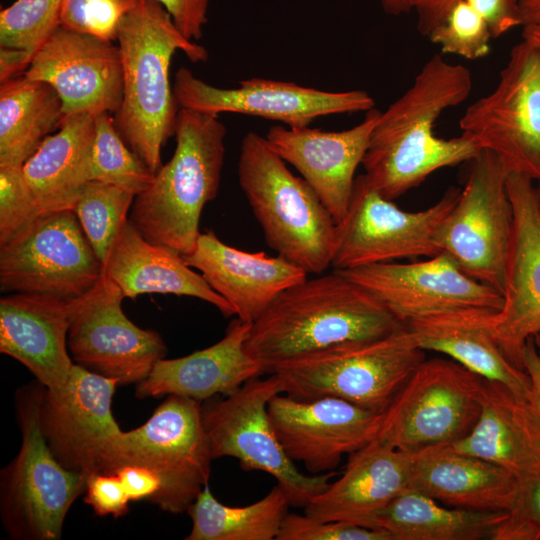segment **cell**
<instances>
[{"label":"cell","mask_w":540,"mask_h":540,"mask_svg":"<svg viewBox=\"0 0 540 540\" xmlns=\"http://www.w3.org/2000/svg\"><path fill=\"white\" fill-rule=\"evenodd\" d=\"M471 72L439 54L432 56L412 85L380 116L362 160L368 182L394 200L435 171L471 161L480 151L469 136L445 139L434 127L444 111L471 93Z\"/></svg>","instance_id":"cell-1"},{"label":"cell","mask_w":540,"mask_h":540,"mask_svg":"<svg viewBox=\"0 0 540 540\" xmlns=\"http://www.w3.org/2000/svg\"><path fill=\"white\" fill-rule=\"evenodd\" d=\"M402 325L369 291L333 270L284 290L252 323L245 350L269 374L288 361L380 338Z\"/></svg>","instance_id":"cell-2"},{"label":"cell","mask_w":540,"mask_h":540,"mask_svg":"<svg viewBox=\"0 0 540 540\" xmlns=\"http://www.w3.org/2000/svg\"><path fill=\"white\" fill-rule=\"evenodd\" d=\"M123 70V99L116 113L122 138L152 174L162 167L161 149L175 134L178 104L169 80L172 56L181 50L191 62L207 50L186 39L155 0H138L117 33Z\"/></svg>","instance_id":"cell-3"},{"label":"cell","mask_w":540,"mask_h":540,"mask_svg":"<svg viewBox=\"0 0 540 540\" xmlns=\"http://www.w3.org/2000/svg\"><path fill=\"white\" fill-rule=\"evenodd\" d=\"M174 135L173 156L135 196L128 220L149 242L186 256L201 233L202 210L219 190L226 127L218 115L180 108Z\"/></svg>","instance_id":"cell-4"},{"label":"cell","mask_w":540,"mask_h":540,"mask_svg":"<svg viewBox=\"0 0 540 540\" xmlns=\"http://www.w3.org/2000/svg\"><path fill=\"white\" fill-rule=\"evenodd\" d=\"M237 172L267 245L308 274L331 267L336 227L332 215L265 137L254 131L245 134Z\"/></svg>","instance_id":"cell-5"},{"label":"cell","mask_w":540,"mask_h":540,"mask_svg":"<svg viewBox=\"0 0 540 540\" xmlns=\"http://www.w3.org/2000/svg\"><path fill=\"white\" fill-rule=\"evenodd\" d=\"M425 359L403 324L371 340L339 344L275 367L282 393L297 399L335 397L384 412Z\"/></svg>","instance_id":"cell-6"},{"label":"cell","mask_w":540,"mask_h":540,"mask_svg":"<svg viewBox=\"0 0 540 540\" xmlns=\"http://www.w3.org/2000/svg\"><path fill=\"white\" fill-rule=\"evenodd\" d=\"M212 460L200 401L168 395L143 425L106 445L98 472L112 474L126 465L152 470L161 480L152 503L178 514L187 512L208 485Z\"/></svg>","instance_id":"cell-7"},{"label":"cell","mask_w":540,"mask_h":540,"mask_svg":"<svg viewBox=\"0 0 540 540\" xmlns=\"http://www.w3.org/2000/svg\"><path fill=\"white\" fill-rule=\"evenodd\" d=\"M44 390L38 382L17 393L22 442L0 478L1 520L12 539H59L70 507L86 490L87 478L61 465L43 435L40 407Z\"/></svg>","instance_id":"cell-8"},{"label":"cell","mask_w":540,"mask_h":540,"mask_svg":"<svg viewBox=\"0 0 540 540\" xmlns=\"http://www.w3.org/2000/svg\"><path fill=\"white\" fill-rule=\"evenodd\" d=\"M280 393L275 374L252 378L229 395L206 400L201 406L202 423L213 459L233 457L243 470L270 474L290 506L305 508L328 487L335 473L304 474L288 457L267 411L269 401Z\"/></svg>","instance_id":"cell-9"},{"label":"cell","mask_w":540,"mask_h":540,"mask_svg":"<svg viewBox=\"0 0 540 540\" xmlns=\"http://www.w3.org/2000/svg\"><path fill=\"white\" fill-rule=\"evenodd\" d=\"M483 380L450 358L424 359L383 412L376 439L412 455L461 440L478 420Z\"/></svg>","instance_id":"cell-10"},{"label":"cell","mask_w":540,"mask_h":540,"mask_svg":"<svg viewBox=\"0 0 540 540\" xmlns=\"http://www.w3.org/2000/svg\"><path fill=\"white\" fill-rule=\"evenodd\" d=\"M469 162L465 185L436 230L434 244L464 273L503 296L514 223L508 171L489 150H480Z\"/></svg>","instance_id":"cell-11"},{"label":"cell","mask_w":540,"mask_h":540,"mask_svg":"<svg viewBox=\"0 0 540 540\" xmlns=\"http://www.w3.org/2000/svg\"><path fill=\"white\" fill-rule=\"evenodd\" d=\"M459 126L508 173L540 183V48L525 39L514 45L496 87L467 108Z\"/></svg>","instance_id":"cell-12"},{"label":"cell","mask_w":540,"mask_h":540,"mask_svg":"<svg viewBox=\"0 0 540 540\" xmlns=\"http://www.w3.org/2000/svg\"><path fill=\"white\" fill-rule=\"evenodd\" d=\"M460 192L450 187L432 206L408 212L383 197L364 174L357 176L347 212L336 223L331 267L338 271L439 254L434 235Z\"/></svg>","instance_id":"cell-13"},{"label":"cell","mask_w":540,"mask_h":540,"mask_svg":"<svg viewBox=\"0 0 540 540\" xmlns=\"http://www.w3.org/2000/svg\"><path fill=\"white\" fill-rule=\"evenodd\" d=\"M103 275V264L72 209L43 214L0 245L2 293H35L76 299Z\"/></svg>","instance_id":"cell-14"},{"label":"cell","mask_w":540,"mask_h":540,"mask_svg":"<svg viewBox=\"0 0 540 540\" xmlns=\"http://www.w3.org/2000/svg\"><path fill=\"white\" fill-rule=\"evenodd\" d=\"M124 295L104 273L87 293L73 300L68 349L76 364L118 381L138 384L167 347L155 331L142 329L124 314Z\"/></svg>","instance_id":"cell-15"},{"label":"cell","mask_w":540,"mask_h":540,"mask_svg":"<svg viewBox=\"0 0 540 540\" xmlns=\"http://www.w3.org/2000/svg\"><path fill=\"white\" fill-rule=\"evenodd\" d=\"M180 108L211 113L229 112L279 121L287 127L309 126L316 118L375 107L373 97L363 90L330 92L293 82L250 78L239 87L224 89L179 68L172 85Z\"/></svg>","instance_id":"cell-16"},{"label":"cell","mask_w":540,"mask_h":540,"mask_svg":"<svg viewBox=\"0 0 540 540\" xmlns=\"http://www.w3.org/2000/svg\"><path fill=\"white\" fill-rule=\"evenodd\" d=\"M280 394L268 403L270 422L288 457L301 462L310 474L332 471L343 455L377 438L383 412L335 397L297 399Z\"/></svg>","instance_id":"cell-17"},{"label":"cell","mask_w":540,"mask_h":540,"mask_svg":"<svg viewBox=\"0 0 540 540\" xmlns=\"http://www.w3.org/2000/svg\"><path fill=\"white\" fill-rule=\"evenodd\" d=\"M338 272L369 291L403 324L437 311L462 307L499 311L503 306L498 291L464 273L444 252L422 261H391Z\"/></svg>","instance_id":"cell-18"},{"label":"cell","mask_w":540,"mask_h":540,"mask_svg":"<svg viewBox=\"0 0 540 540\" xmlns=\"http://www.w3.org/2000/svg\"><path fill=\"white\" fill-rule=\"evenodd\" d=\"M24 75L49 83L64 115L117 113L123 99L118 45L59 26L35 53Z\"/></svg>","instance_id":"cell-19"},{"label":"cell","mask_w":540,"mask_h":540,"mask_svg":"<svg viewBox=\"0 0 540 540\" xmlns=\"http://www.w3.org/2000/svg\"><path fill=\"white\" fill-rule=\"evenodd\" d=\"M117 385L75 363L63 390H44L40 424L47 444L61 465L86 478L98 473L103 450L122 432L111 409Z\"/></svg>","instance_id":"cell-20"},{"label":"cell","mask_w":540,"mask_h":540,"mask_svg":"<svg viewBox=\"0 0 540 540\" xmlns=\"http://www.w3.org/2000/svg\"><path fill=\"white\" fill-rule=\"evenodd\" d=\"M533 182L517 173L507 176L514 223L503 306L494 323L498 345L521 370L524 347L540 332V209Z\"/></svg>","instance_id":"cell-21"},{"label":"cell","mask_w":540,"mask_h":540,"mask_svg":"<svg viewBox=\"0 0 540 540\" xmlns=\"http://www.w3.org/2000/svg\"><path fill=\"white\" fill-rule=\"evenodd\" d=\"M380 113L374 107L362 122L343 131L275 125L264 136L270 148L301 174L335 223L347 212L355 172Z\"/></svg>","instance_id":"cell-22"},{"label":"cell","mask_w":540,"mask_h":540,"mask_svg":"<svg viewBox=\"0 0 540 540\" xmlns=\"http://www.w3.org/2000/svg\"><path fill=\"white\" fill-rule=\"evenodd\" d=\"M73 300L14 293L0 299V352L22 363L47 390H63L74 362L68 353Z\"/></svg>","instance_id":"cell-23"},{"label":"cell","mask_w":540,"mask_h":540,"mask_svg":"<svg viewBox=\"0 0 540 540\" xmlns=\"http://www.w3.org/2000/svg\"><path fill=\"white\" fill-rule=\"evenodd\" d=\"M183 257L231 304L235 315L249 323L255 322L284 290L308 275L279 255L271 257L225 244L212 230L200 233L194 251Z\"/></svg>","instance_id":"cell-24"},{"label":"cell","mask_w":540,"mask_h":540,"mask_svg":"<svg viewBox=\"0 0 540 540\" xmlns=\"http://www.w3.org/2000/svg\"><path fill=\"white\" fill-rule=\"evenodd\" d=\"M414 455L375 439L349 454L339 479L316 496L305 514L357 525L410 489Z\"/></svg>","instance_id":"cell-25"},{"label":"cell","mask_w":540,"mask_h":540,"mask_svg":"<svg viewBox=\"0 0 540 540\" xmlns=\"http://www.w3.org/2000/svg\"><path fill=\"white\" fill-rule=\"evenodd\" d=\"M252 323L233 320L217 343L190 355L160 359L136 386L139 398L176 395L197 401L229 395L248 380L264 374L245 350Z\"/></svg>","instance_id":"cell-26"},{"label":"cell","mask_w":540,"mask_h":540,"mask_svg":"<svg viewBox=\"0 0 540 540\" xmlns=\"http://www.w3.org/2000/svg\"><path fill=\"white\" fill-rule=\"evenodd\" d=\"M497 312L462 307L418 316L404 325L422 350L445 354L482 378L500 382L527 397L528 374L508 360L495 339Z\"/></svg>","instance_id":"cell-27"},{"label":"cell","mask_w":540,"mask_h":540,"mask_svg":"<svg viewBox=\"0 0 540 540\" xmlns=\"http://www.w3.org/2000/svg\"><path fill=\"white\" fill-rule=\"evenodd\" d=\"M449 447L505 468L520 484L540 473V419L527 397L484 379L476 424Z\"/></svg>","instance_id":"cell-28"},{"label":"cell","mask_w":540,"mask_h":540,"mask_svg":"<svg viewBox=\"0 0 540 540\" xmlns=\"http://www.w3.org/2000/svg\"><path fill=\"white\" fill-rule=\"evenodd\" d=\"M518 479L480 457L438 446L414 454L410 489L450 507L509 511L519 493Z\"/></svg>","instance_id":"cell-29"},{"label":"cell","mask_w":540,"mask_h":540,"mask_svg":"<svg viewBox=\"0 0 540 540\" xmlns=\"http://www.w3.org/2000/svg\"><path fill=\"white\" fill-rule=\"evenodd\" d=\"M193 269L178 251L146 240L129 220L122 226L103 265V273L125 298L151 293L189 296L210 303L225 317L235 315L231 304Z\"/></svg>","instance_id":"cell-30"},{"label":"cell","mask_w":540,"mask_h":540,"mask_svg":"<svg viewBox=\"0 0 540 540\" xmlns=\"http://www.w3.org/2000/svg\"><path fill=\"white\" fill-rule=\"evenodd\" d=\"M58 129L21 167L27 188L42 213L73 210L84 187L92 181L94 116H65Z\"/></svg>","instance_id":"cell-31"},{"label":"cell","mask_w":540,"mask_h":540,"mask_svg":"<svg viewBox=\"0 0 540 540\" xmlns=\"http://www.w3.org/2000/svg\"><path fill=\"white\" fill-rule=\"evenodd\" d=\"M507 512L450 507L408 489L362 526L386 531L392 540H493Z\"/></svg>","instance_id":"cell-32"},{"label":"cell","mask_w":540,"mask_h":540,"mask_svg":"<svg viewBox=\"0 0 540 540\" xmlns=\"http://www.w3.org/2000/svg\"><path fill=\"white\" fill-rule=\"evenodd\" d=\"M64 117L49 83L24 74L0 83V168L22 167Z\"/></svg>","instance_id":"cell-33"},{"label":"cell","mask_w":540,"mask_h":540,"mask_svg":"<svg viewBox=\"0 0 540 540\" xmlns=\"http://www.w3.org/2000/svg\"><path fill=\"white\" fill-rule=\"evenodd\" d=\"M290 504L279 485L260 500L242 507L219 502L206 485L187 513L192 529L187 540L276 539Z\"/></svg>","instance_id":"cell-34"},{"label":"cell","mask_w":540,"mask_h":540,"mask_svg":"<svg viewBox=\"0 0 540 540\" xmlns=\"http://www.w3.org/2000/svg\"><path fill=\"white\" fill-rule=\"evenodd\" d=\"M135 196L116 185L90 181L73 208L103 265L122 226L128 220L127 214Z\"/></svg>","instance_id":"cell-35"},{"label":"cell","mask_w":540,"mask_h":540,"mask_svg":"<svg viewBox=\"0 0 540 540\" xmlns=\"http://www.w3.org/2000/svg\"><path fill=\"white\" fill-rule=\"evenodd\" d=\"M154 174L125 144L110 113L94 116L91 179L121 187L135 195L144 191Z\"/></svg>","instance_id":"cell-36"},{"label":"cell","mask_w":540,"mask_h":540,"mask_svg":"<svg viewBox=\"0 0 540 540\" xmlns=\"http://www.w3.org/2000/svg\"><path fill=\"white\" fill-rule=\"evenodd\" d=\"M62 0H16L0 11V47L33 56L60 26Z\"/></svg>","instance_id":"cell-37"},{"label":"cell","mask_w":540,"mask_h":540,"mask_svg":"<svg viewBox=\"0 0 540 540\" xmlns=\"http://www.w3.org/2000/svg\"><path fill=\"white\" fill-rule=\"evenodd\" d=\"M428 38L443 53L475 60L489 53L492 35L484 19L465 0H460Z\"/></svg>","instance_id":"cell-38"},{"label":"cell","mask_w":540,"mask_h":540,"mask_svg":"<svg viewBox=\"0 0 540 540\" xmlns=\"http://www.w3.org/2000/svg\"><path fill=\"white\" fill-rule=\"evenodd\" d=\"M137 2L138 0H62L60 26L114 41L121 21Z\"/></svg>","instance_id":"cell-39"},{"label":"cell","mask_w":540,"mask_h":540,"mask_svg":"<svg viewBox=\"0 0 540 540\" xmlns=\"http://www.w3.org/2000/svg\"><path fill=\"white\" fill-rule=\"evenodd\" d=\"M43 214L27 188L21 167H1L0 245L26 230Z\"/></svg>","instance_id":"cell-40"},{"label":"cell","mask_w":540,"mask_h":540,"mask_svg":"<svg viewBox=\"0 0 540 540\" xmlns=\"http://www.w3.org/2000/svg\"><path fill=\"white\" fill-rule=\"evenodd\" d=\"M277 540H392L383 530L344 521H322L288 513Z\"/></svg>","instance_id":"cell-41"},{"label":"cell","mask_w":540,"mask_h":540,"mask_svg":"<svg viewBox=\"0 0 540 540\" xmlns=\"http://www.w3.org/2000/svg\"><path fill=\"white\" fill-rule=\"evenodd\" d=\"M519 485L516 503L493 540H540V473Z\"/></svg>","instance_id":"cell-42"},{"label":"cell","mask_w":540,"mask_h":540,"mask_svg":"<svg viewBox=\"0 0 540 540\" xmlns=\"http://www.w3.org/2000/svg\"><path fill=\"white\" fill-rule=\"evenodd\" d=\"M84 502L99 516L119 517L129 510V497L116 474L95 473L87 478Z\"/></svg>","instance_id":"cell-43"},{"label":"cell","mask_w":540,"mask_h":540,"mask_svg":"<svg viewBox=\"0 0 540 540\" xmlns=\"http://www.w3.org/2000/svg\"><path fill=\"white\" fill-rule=\"evenodd\" d=\"M382 9L390 15H403L415 12L418 17V30L428 35L447 17L460 0H377Z\"/></svg>","instance_id":"cell-44"},{"label":"cell","mask_w":540,"mask_h":540,"mask_svg":"<svg viewBox=\"0 0 540 540\" xmlns=\"http://www.w3.org/2000/svg\"><path fill=\"white\" fill-rule=\"evenodd\" d=\"M170 15L174 25L188 40H199L208 21L209 0H155Z\"/></svg>","instance_id":"cell-45"},{"label":"cell","mask_w":540,"mask_h":540,"mask_svg":"<svg viewBox=\"0 0 540 540\" xmlns=\"http://www.w3.org/2000/svg\"><path fill=\"white\" fill-rule=\"evenodd\" d=\"M486 22L492 38L521 26L519 0H465Z\"/></svg>","instance_id":"cell-46"},{"label":"cell","mask_w":540,"mask_h":540,"mask_svg":"<svg viewBox=\"0 0 540 540\" xmlns=\"http://www.w3.org/2000/svg\"><path fill=\"white\" fill-rule=\"evenodd\" d=\"M116 474L130 500L153 501L161 488L160 477L152 470L137 465H126L118 468Z\"/></svg>","instance_id":"cell-47"},{"label":"cell","mask_w":540,"mask_h":540,"mask_svg":"<svg viewBox=\"0 0 540 540\" xmlns=\"http://www.w3.org/2000/svg\"><path fill=\"white\" fill-rule=\"evenodd\" d=\"M524 370L530 378L527 399L540 419V355L533 337L528 339L523 351Z\"/></svg>","instance_id":"cell-48"},{"label":"cell","mask_w":540,"mask_h":540,"mask_svg":"<svg viewBox=\"0 0 540 540\" xmlns=\"http://www.w3.org/2000/svg\"><path fill=\"white\" fill-rule=\"evenodd\" d=\"M33 57L25 50L0 47V83L25 73Z\"/></svg>","instance_id":"cell-49"},{"label":"cell","mask_w":540,"mask_h":540,"mask_svg":"<svg viewBox=\"0 0 540 540\" xmlns=\"http://www.w3.org/2000/svg\"><path fill=\"white\" fill-rule=\"evenodd\" d=\"M522 27L540 25V0H519Z\"/></svg>","instance_id":"cell-50"},{"label":"cell","mask_w":540,"mask_h":540,"mask_svg":"<svg viewBox=\"0 0 540 540\" xmlns=\"http://www.w3.org/2000/svg\"><path fill=\"white\" fill-rule=\"evenodd\" d=\"M522 39H525L540 48V25L523 26Z\"/></svg>","instance_id":"cell-51"},{"label":"cell","mask_w":540,"mask_h":540,"mask_svg":"<svg viewBox=\"0 0 540 540\" xmlns=\"http://www.w3.org/2000/svg\"><path fill=\"white\" fill-rule=\"evenodd\" d=\"M534 343H535V346H536V349L540 355V332L538 334H536L534 337Z\"/></svg>","instance_id":"cell-52"},{"label":"cell","mask_w":540,"mask_h":540,"mask_svg":"<svg viewBox=\"0 0 540 540\" xmlns=\"http://www.w3.org/2000/svg\"><path fill=\"white\" fill-rule=\"evenodd\" d=\"M537 194H538L539 209H540V183H538V186H537Z\"/></svg>","instance_id":"cell-53"}]
</instances>
